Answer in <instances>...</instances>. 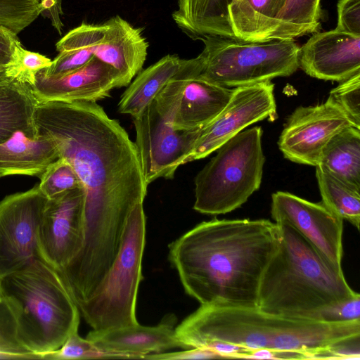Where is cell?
<instances>
[{
	"instance_id": "cell-9",
	"label": "cell",
	"mask_w": 360,
	"mask_h": 360,
	"mask_svg": "<svg viewBox=\"0 0 360 360\" xmlns=\"http://www.w3.org/2000/svg\"><path fill=\"white\" fill-rule=\"evenodd\" d=\"M271 81L233 89L231 98L219 114L205 126L186 163L204 158L247 127L278 117Z\"/></svg>"
},
{
	"instance_id": "cell-7",
	"label": "cell",
	"mask_w": 360,
	"mask_h": 360,
	"mask_svg": "<svg viewBox=\"0 0 360 360\" xmlns=\"http://www.w3.org/2000/svg\"><path fill=\"white\" fill-rule=\"evenodd\" d=\"M200 76L224 87H238L279 77L299 68L300 46L294 39L249 41L236 37L207 36L200 39Z\"/></svg>"
},
{
	"instance_id": "cell-17",
	"label": "cell",
	"mask_w": 360,
	"mask_h": 360,
	"mask_svg": "<svg viewBox=\"0 0 360 360\" xmlns=\"http://www.w3.org/2000/svg\"><path fill=\"white\" fill-rule=\"evenodd\" d=\"M172 316L165 317L155 326H135L89 332L86 339L100 350L113 354L117 359H143L150 354L165 352L181 347L174 328Z\"/></svg>"
},
{
	"instance_id": "cell-28",
	"label": "cell",
	"mask_w": 360,
	"mask_h": 360,
	"mask_svg": "<svg viewBox=\"0 0 360 360\" xmlns=\"http://www.w3.org/2000/svg\"><path fill=\"white\" fill-rule=\"evenodd\" d=\"M0 359H40L22 343L14 313L0 292Z\"/></svg>"
},
{
	"instance_id": "cell-15",
	"label": "cell",
	"mask_w": 360,
	"mask_h": 360,
	"mask_svg": "<svg viewBox=\"0 0 360 360\" xmlns=\"http://www.w3.org/2000/svg\"><path fill=\"white\" fill-rule=\"evenodd\" d=\"M298 60L311 77L344 81L360 72V35L336 29L314 33L300 46Z\"/></svg>"
},
{
	"instance_id": "cell-11",
	"label": "cell",
	"mask_w": 360,
	"mask_h": 360,
	"mask_svg": "<svg viewBox=\"0 0 360 360\" xmlns=\"http://www.w3.org/2000/svg\"><path fill=\"white\" fill-rule=\"evenodd\" d=\"M83 188L48 198L37 233L39 259L63 270L79 253L84 241Z\"/></svg>"
},
{
	"instance_id": "cell-1",
	"label": "cell",
	"mask_w": 360,
	"mask_h": 360,
	"mask_svg": "<svg viewBox=\"0 0 360 360\" xmlns=\"http://www.w3.org/2000/svg\"><path fill=\"white\" fill-rule=\"evenodd\" d=\"M34 119L38 134L53 139L84 191V241L75 263L104 274L117 256L130 212L147 193L135 143L94 101L38 103Z\"/></svg>"
},
{
	"instance_id": "cell-3",
	"label": "cell",
	"mask_w": 360,
	"mask_h": 360,
	"mask_svg": "<svg viewBox=\"0 0 360 360\" xmlns=\"http://www.w3.org/2000/svg\"><path fill=\"white\" fill-rule=\"evenodd\" d=\"M276 224L279 245L260 281L258 309L286 318L321 321L331 307L358 294L342 269L330 264L292 227Z\"/></svg>"
},
{
	"instance_id": "cell-22",
	"label": "cell",
	"mask_w": 360,
	"mask_h": 360,
	"mask_svg": "<svg viewBox=\"0 0 360 360\" xmlns=\"http://www.w3.org/2000/svg\"><path fill=\"white\" fill-rule=\"evenodd\" d=\"M285 0H233L228 8L236 38L249 41L272 39Z\"/></svg>"
},
{
	"instance_id": "cell-13",
	"label": "cell",
	"mask_w": 360,
	"mask_h": 360,
	"mask_svg": "<svg viewBox=\"0 0 360 360\" xmlns=\"http://www.w3.org/2000/svg\"><path fill=\"white\" fill-rule=\"evenodd\" d=\"M271 214L275 223L292 227L330 264L342 269L343 219L322 202L277 191L271 195Z\"/></svg>"
},
{
	"instance_id": "cell-27",
	"label": "cell",
	"mask_w": 360,
	"mask_h": 360,
	"mask_svg": "<svg viewBox=\"0 0 360 360\" xmlns=\"http://www.w3.org/2000/svg\"><path fill=\"white\" fill-rule=\"evenodd\" d=\"M321 0H285L272 39H295L319 32Z\"/></svg>"
},
{
	"instance_id": "cell-10",
	"label": "cell",
	"mask_w": 360,
	"mask_h": 360,
	"mask_svg": "<svg viewBox=\"0 0 360 360\" xmlns=\"http://www.w3.org/2000/svg\"><path fill=\"white\" fill-rule=\"evenodd\" d=\"M47 200L37 184L0 201V279L39 258L37 233Z\"/></svg>"
},
{
	"instance_id": "cell-25",
	"label": "cell",
	"mask_w": 360,
	"mask_h": 360,
	"mask_svg": "<svg viewBox=\"0 0 360 360\" xmlns=\"http://www.w3.org/2000/svg\"><path fill=\"white\" fill-rule=\"evenodd\" d=\"M319 165L360 187V129L350 126L335 134L324 148Z\"/></svg>"
},
{
	"instance_id": "cell-2",
	"label": "cell",
	"mask_w": 360,
	"mask_h": 360,
	"mask_svg": "<svg viewBox=\"0 0 360 360\" xmlns=\"http://www.w3.org/2000/svg\"><path fill=\"white\" fill-rule=\"evenodd\" d=\"M278 245L275 222L214 219L172 242L169 259L200 304L257 307L263 273Z\"/></svg>"
},
{
	"instance_id": "cell-37",
	"label": "cell",
	"mask_w": 360,
	"mask_h": 360,
	"mask_svg": "<svg viewBox=\"0 0 360 360\" xmlns=\"http://www.w3.org/2000/svg\"><path fill=\"white\" fill-rule=\"evenodd\" d=\"M39 15L48 18L52 26L61 34L63 23L60 15L63 14L62 0H39Z\"/></svg>"
},
{
	"instance_id": "cell-12",
	"label": "cell",
	"mask_w": 360,
	"mask_h": 360,
	"mask_svg": "<svg viewBox=\"0 0 360 360\" xmlns=\"http://www.w3.org/2000/svg\"><path fill=\"white\" fill-rule=\"evenodd\" d=\"M350 126L348 117L328 97L323 103L300 106L291 113L279 136L278 148L292 162L316 167L330 140Z\"/></svg>"
},
{
	"instance_id": "cell-36",
	"label": "cell",
	"mask_w": 360,
	"mask_h": 360,
	"mask_svg": "<svg viewBox=\"0 0 360 360\" xmlns=\"http://www.w3.org/2000/svg\"><path fill=\"white\" fill-rule=\"evenodd\" d=\"M17 35L0 25V66L8 67L13 62L17 49L21 44Z\"/></svg>"
},
{
	"instance_id": "cell-6",
	"label": "cell",
	"mask_w": 360,
	"mask_h": 360,
	"mask_svg": "<svg viewBox=\"0 0 360 360\" xmlns=\"http://www.w3.org/2000/svg\"><path fill=\"white\" fill-rule=\"evenodd\" d=\"M145 238L146 217L143 203H139L127 219L120 249L108 271L89 297L78 306L93 330L139 323L136 305Z\"/></svg>"
},
{
	"instance_id": "cell-8",
	"label": "cell",
	"mask_w": 360,
	"mask_h": 360,
	"mask_svg": "<svg viewBox=\"0 0 360 360\" xmlns=\"http://www.w3.org/2000/svg\"><path fill=\"white\" fill-rule=\"evenodd\" d=\"M133 121L134 143L148 186L160 177L173 178L177 168L186 163L203 129H174L159 112L154 100Z\"/></svg>"
},
{
	"instance_id": "cell-4",
	"label": "cell",
	"mask_w": 360,
	"mask_h": 360,
	"mask_svg": "<svg viewBox=\"0 0 360 360\" xmlns=\"http://www.w3.org/2000/svg\"><path fill=\"white\" fill-rule=\"evenodd\" d=\"M24 346L42 359L79 328L78 306L59 271L39 258L0 279Z\"/></svg>"
},
{
	"instance_id": "cell-38",
	"label": "cell",
	"mask_w": 360,
	"mask_h": 360,
	"mask_svg": "<svg viewBox=\"0 0 360 360\" xmlns=\"http://www.w3.org/2000/svg\"><path fill=\"white\" fill-rule=\"evenodd\" d=\"M11 79L8 75V67L0 66V82Z\"/></svg>"
},
{
	"instance_id": "cell-19",
	"label": "cell",
	"mask_w": 360,
	"mask_h": 360,
	"mask_svg": "<svg viewBox=\"0 0 360 360\" xmlns=\"http://www.w3.org/2000/svg\"><path fill=\"white\" fill-rule=\"evenodd\" d=\"M59 158L57 146L50 136L39 134L38 138L32 139L18 131L0 144V178L14 174L39 178Z\"/></svg>"
},
{
	"instance_id": "cell-24",
	"label": "cell",
	"mask_w": 360,
	"mask_h": 360,
	"mask_svg": "<svg viewBox=\"0 0 360 360\" xmlns=\"http://www.w3.org/2000/svg\"><path fill=\"white\" fill-rule=\"evenodd\" d=\"M104 23H82L69 31L56 44L57 56L51 65L40 71L46 77H57L75 70L94 58V49L104 35Z\"/></svg>"
},
{
	"instance_id": "cell-23",
	"label": "cell",
	"mask_w": 360,
	"mask_h": 360,
	"mask_svg": "<svg viewBox=\"0 0 360 360\" xmlns=\"http://www.w3.org/2000/svg\"><path fill=\"white\" fill-rule=\"evenodd\" d=\"M181 63L178 56L168 54L140 72L122 95L120 112L139 117L174 77Z\"/></svg>"
},
{
	"instance_id": "cell-26",
	"label": "cell",
	"mask_w": 360,
	"mask_h": 360,
	"mask_svg": "<svg viewBox=\"0 0 360 360\" xmlns=\"http://www.w3.org/2000/svg\"><path fill=\"white\" fill-rule=\"evenodd\" d=\"M316 177L322 203L359 230L360 187L336 177L319 165L316 166Z\"/></svg>"
},
{
	"instance_id": "cell-20",
	"label": "cell",
	"mask_w": 360,
	"mask_h": 360,
	"mask_svg": "<svg viewBox=\"0 0 360 360\" xmlns=\"http://www.w3.org/2000/svg\"><path fill=\"white\" fill-rule=\"evenodd\" d=\"M233 0H177L172 18L193 40L207 36L235 37L228 8Z\"/></svg>"
},
{
	"instance_id": "cell-32",
	"label": "cell",
	"mask_w": 360,
	"mask_h": 360,
	"mask_svg": "<svg viewBox=\"0 0 360 360\" xmlns=\"http://www.w3.org/2000/svg\"><path fill=\"white\" fill-rule=\"evenodd\" d=\"M52 60L39 53L25 49L20 44L16 51L13 62L8 66V75L30 86L34 83L36 74L51 65Z\"/></svg>"
},
{
	"instance_id": "cell-33",
	"label": "cell",
	"mask_w": 360,
	"mask_h": 360,
	"mask_svg": "<svg viewBox=\"0 0 360 360\" xmlns=\"http://www.w3.org/2000/svg\"><path fill=\"white\" fill-rule=\"evenodd\" d=\"M336 30L360 35V0H339Z\"/></svg>"
},
{
	"instance_id": "cell-31",
	"label": "cell",
	"mask_w": 360,
	"mask_h": 360,
	"mask_svg": "<svg viewBox=\"0 0 360 360\" xmlns=\"http://www.w3.org/2000/svg\"><path fill=\"white\" fill-rule=\"evenodd\" d=\"M329 96L350 120L360 129V72L339 82Z\"/></svg>"
},
{
	"instance_id": "cell-29",
	"label": "cell",
	"mask_w": 360,
	"mask_h": 360,
	"mask_svg": "<svg viewBox=\"0 0 360 360\" xmlns=\"http://www.w3.org/2000/svg\"><path fill=\"white\" fill-rule=\"evenodd\" d=\"M39 179V187L48 198L74 188H83L74 168L63 158H59L51 163Z\"/></svg>"
},
{
	"instance_id": "cell-35",
	"label": "cell",
	"mask_w": 360,
	"mask_h": 360,
	"mask_svg": "<svg viewBox=\"0 0 360 360\" xmlns=\"http://www.w3.org/2000/svg\"><path fill=\"white\" fill-rule=\"evenodd\" d=\"M145 359L158 360H184V359H221L216 352L200 347H193L179 352H162L158 354H150L143 356Z\"/></svg>"
},
{
	"instance_id": "cell-30",
	"label": "cell",
	"mask_w": 360,
	"mask_h": 360,
	"mask_svg": "<svg viewBox=\"0 0 360 360\" xmlns=\"http://www.w3.org/2000/svg\"><path fill=\"white\" fill-rule=\"evenodd\" d=\"M89 359H117L113 354L97 348L86 338L78 334V329L72 331L63 345L58 349L43 355L42 359L68 360Z\"/></svg>"
},
{
	"instance_id": "cell-5",
	"label": "cell",
	"mask_w": 360,
	"mask_h": 360,
	"mask_svg": "<svg viewBox=\"0 0 360 360\" xmlns=\"http://www.w3.org/2000/svg\"><path fill=\"white\" fill-rule=\"evenodd\" d=\"M260 127L242 131L222 144L195 179L193 209L219 215L241 207L261 185L265 156Z\"/></svg>"
},
{
	"instance_id": "cell-18",
	"label": "cell",
	"mask_w": 360,
	"mask_h": 360,
	"mask_svg": "<svg viewBox=\"0 0 360 360\" xmlns=\"http://www.w3.org/2000/svg\"><path fill=\"white\" fill-rule=\"evenodd\" d=\"M102 39L94 49V56L118 71L130 84L145 63L148 43L143 29L135 27L116 15L104 22Z\"/></svg>"
},
{
	"instance_id": "cell-14",
	"label": "cell",
	"mask_w": 360,
	"mask_h": 360,
	"mask_svg": "<svg viewBox=\"0 0 360 360\" xmlns=\"http://www.w3.org/2000/svg\"><path fill=\"white\" fill-rule=\"evenodd\" d=\"M129 84L118 71L94 57L82 67L60 76L46 77L38 72L31 88L38 103L96 102L110 96L113 89Z\"/></svg>"
},
{
	"instance_id": "cell-16",
	"label": "cell",
	"mask_w": 360,
	"mask_h": 360,
	"mask_svg": "<svg viewBox=\"0 0 360 360\" xmlns=\"http://www.w3.org/2000/svg\"><path fill=\"white\" fill-rule=\"evenodd\" d=\"M200 72L198 56L181 59L177 72L181 90L172 120L174 129L203 128L219 114L231 98L233 89L204 79L200 76Z\"/></svg>"
},
{
	"instance_id": "cell-34",
	"label": "cell",
	"mask_w": 360,
	"mask_h": 360,
	"mask_svg": "<svg viewBox=\"0 0 360 360\" xmlns=\"http://www.w3.org/2000/svg\"><path fill=\"white\" fill-rule=\"evenodd\" d=\"M360 320V295L328 309L323 315L322 321L329 322Z\"/></svg>"
},
{
	"instance_id": "cell-21",
	"label": "cell",
	"mask_w": 360,
	"mask_h": 360,
	"mask_svg": "<svg viewBox=\"0 0 360 360\" xmlns=\"http://www.w3.org/2000/svg\"><path fill=\"white\" fill-rule=\"evenodd\" d=\"M37 103L30 84L17 79L0 82V144L18 131L39 137L34 119Z\"/></svg>"
}]
</instances>
